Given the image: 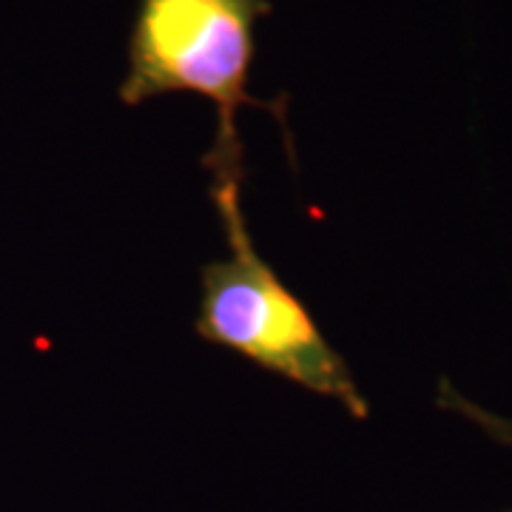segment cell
Returning <instances> with one entry per match:
<instances>
[{
  "label": "cell",
  "mask_w": 512,
  "mask_h": 512,
  "mask_svg": "<svg viewBox=\"0 0 512 512\" xmlns=\"http://www.w3.org/2000/svg\"><path fill=\"white\" fill-rule=\"evenodd\" d=\"M271 9V0H140L128 35L126 80L117 89L120 103L143 106L165 94L205 97L217 109L211 148H242V106L268 109L288 134V97L256 100L251 94L256 23Z\"/></svg>",
  "instance_id": "7a4b0ae2"
},
{
  "label": "cell",
  "mask_w": 512,
  "mask_h": 512,
  "mask_svg": "<svg viewBox=\"0 0 512 512\" xmlns=\"http://www.w3.org/2000/svg\"><path fill=\"white\" fill-rule=\"evenodd\" d=\"M436 404L441 410H450V413H458L464 419H470L473 424H478L487 436L498 444H507L512 447V419H501L498 413H490L484 407H478L470 399H464L458 393L456 387L450 384V379H441L439 382V396H436Z\"/></svg>",
  "instance_id": "3957f363"
},
{
  "label": "cell",
  "mask_w": 512,
  "mask_h": 512,
  "mask_svg": "<svg viewBox=\"0 0 512 512\" xmlns=\"http://www.w3.org/2000/svg\"><path fill=\"white\" fill-rule=\"evenodd\" d=\"M507 512H512V510H507Z\"/></svg>",
  "instance_id": "277c9868"
},
{
  "label": "cell",
  "mask_w": 512,
  "mask_h": 512,
  "mask_svg": "<svg viewBox=\"0 0 512 512\" xmlns=\"http://www.w3.org/2000/svg\"><path fill=\"white\" fill-rule=\"evenodd\" d=\"M202 165L211 171L228 259L202 265V299L194 333L202 342L234 350L256 367L299 384L302 390L339 402L353 419L370 416L348 362L319 330L313 313L259 256L242 214V148H208Z\"/></svg>",
  "instance_id": "6da1fadb"
}]
</instances>
